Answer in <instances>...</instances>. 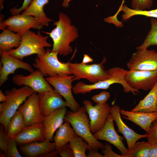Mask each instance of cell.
<instances>
[{
	"mask_svg": "<svg viewBox=\"0 0 157 157\" xmlns=\"http://www.w3.org/2000/svg\"><path fill=\"white\" fill-rule=\"evenodd\" d=\"M154 121H156V122H157V119H156V120H155Z\"/></svg>",
	"mask_w": 157,
	"mask_h": 157,
	"instance_id": "cell-47",
	"label": "cell"
},
{
	"mask_svg": "<svg viewBox=\"0 0 157 157\" xmlns=\"http://www.w3.org/2000/svg\"><path fill=\"white\" fill-rule=\"evenodd\" d=\"M44 130L42 124L27 126L13 139L19 146L34 142L42 141L45 140L44 135Z\"/></svg>",
	"mask_w": 157,
	"mask_h": 157,
	"instance_id": "cell-22",
	"label": "cell"
},
{
	"mask_svg": "<svg viewBox=\"0 0 157 157\" xmlns=\"http://www.w3.org/2000/svg\"><path fill=\"white\" fill-rule=\"evenodd\" d=\"M90 119V130L93 134L101 129L105 125L110 113L109 105L106 103L102 104H97L93 106L89 100L83 101Z\"/></svg>",
	"mask_w": 157,
	"mask_h": 157,
	"instance_id": "cell-12",
	"label": "cell"
},
{
	"mask_svg": "<svg viewBox=\"0 0 157 157\" xmlns=\"http://www.w3.org/2000/svg\"><path fill=\"white\" fill-rule=\"evenodd\" d=\"M9 139L5 131L2 126L0 129V157H6Z\"/></svg>",
	"mask_w": 157,
	"mask_h": 157,
	"instance_id": "cell-33",
	"label": "cell"
},
{
	"mask_svg": "<svg viewBox=\"0 0 157 157\" xmlns=\"http://www.w3.org/2000/svg\"><path fill=\"white\" fill-rule=\"evenodd\" d=\"M120 113L123 115L122 117L140 126L148 133L152 122L157 119V112H133L121 109Z\"/></svg>",
	"mask_w": 157,
	"mask_h": 157,
	"instance_id": "cell-21",
	"label": "cell"
},
{
	"mask_svg": "<svg viewBox=\"0 0 157 157\" xmlns=\"http://www.w3.org/2000/svg\"><path fill=\"white\" fill-rule=\"evenodd\" d=\"M120 110L119 106L114 105L110 107V113L117 126L118 131L123 134L126 140L129 154L137 141L141 138H147L148 133L140 134L129 128L121 119Z\"/></svg>",
	"mask_w": 157,
	"mask_h": 157,
	"instance_id": "cell-18",
	"label": "cell"
},
{
	"mask_svg": "<svg viewBox=\"0 0 157 157\" xmlns=\"http://www.w3.org/2000/svg\"><path fill=\"white\" fill-rule=\"evenodd\" d=\"M126 66L129 69L138 70H157V52L154 49L137 51L133 53Z\"/></svg>",
	"mask_w": 157,
	"mask_h": 157,
	"instance_id": "cell-13",
	"label": "cell"
},
{
	"mask_svg": "<svg viewBox=\"0 0 157 157\" xmlns=\"http://www.w3.org/2000/svg\"><path fill=\"white\" fill-rule=\"evenodd\" d=\"M110 97V94L108 92L103 91L93 96L92 99L96 104H102L106 103Z\"/></svg>",
	"mask_w": 157,
	"mask_h": 157,
	"instance_id": "cell-36",
	"label": "cell"
},
{
	"mask_svg": "<svg viewBox=\"0 0 157 157\" xmlns=\"http://www.w3.org/2000/svg\"><path fill=\"white\" fill-rule=\"evenodd\" d=\"M34 92L32 88L26 86L18 89L14 88L5 91L7 100L0 104V122L4 126L6 133L10 120L19 106Z\"/></svg>",
	"mask_w": 157,
	"mask_h": 157,
	"instance_id": "cell-4",
	"label": "cell"
},
{
	"mask_svg": "<svg viewBox=\"0 0 157 157\" xmlns=\"http://www.w3.org/2000/svg\"><path fill=\"white\" fill-rule=\"evenodd\" d=\"M106 62V59L104 56L102 61L99 63L87 65L70 63L69 68L74 76L73 81L85 78L93 84L110 78L111 74L108 70L104 69L103 65Z\"/></svg>",
	"mask_w": 157,
	"mask_h": 157,
	"instance_id": "cell-7",
	"label": "cell"
},
{
	"mask_svg": "<svg viewBox=\"0 0 157 157\" xmlns=\"http://www.w3.org/2000/svg\"><path fill=\"white\" fill-rule=\"evenodd\" d=\"M149 157H157V142L151 144Z\"/></svg>",
	"mask_w": 157,
	"mask_h": 157,
	"instance_id": "cell-41",
	"label": "cell"
},
{
	"mask_svg": "<svg viewBox=\"0 0 157 157\" xmlns=\"http://www.w3.org/2000/svg\"><path fill=\"white\" fill-rule=\"evenodd\" d=\"M125 79L130 86L137 90H151L157 82V70L131 69L126 72Z\"/></svg>",
	"mask_w": 157,
	"mask_h": 157,
	"instance_id": "cell-10",
	"label": "cell"
},
{
	"mask_svg": "<svg viewBox=\"0 0 157 157\" xmlns=\"http://www.w3.org/2000/svg\"><path fill=\"white\" fill-rule=\"evenodd\" d=\"M71 0H64L63 3L65 5H68L69 4V3L70 1Z\"/></svg>",
	"mask_w": 157,
	"mask_h": 157,
	"instance_id": "cell-45",
	"label": "cell"
},
{
	"mask_svg": "<svg viewBox=\"0 0 157 157\" xmlns=\"http://www.w3.org/2000/svg\"><path fill=\"white\" fill-rule=\"evenodd\" d=\"M124 2V0H122V3L121 6H122Z\"/></svg>",
	"mask_w": 157,
	"mask_h": 157,
	"instance_id": "cell-46",
	"label": "cell"
},
{
	"mask_svg": "<svg viewBox=\"0 0 157 157\" xmlns=\"http://www.w3.org/2000/svg\"><path fill=\"white\" fill-rule=\"evenodd\" d=\"M46 50L44 54L37 55L32 64L34 68L46 77L72 74L69 68L70 61L66 63H62L58 58L57 53L49 48Z\"/></svg>",
	"mask_w": 157,
	"mask_h": 157,
	"instance_id": "cell-6",
	"label": "cell"
},
{
	"mask_svg": "<svg viewBox=\"0 0 157 157\" xmlns=\"http://www.w3.org/2000/svg\"><path fill=\"white\" fill-rule=\"evenodd\" d=\"M74 157H87L86 151L89 148L87 142L76 134L69 142Z\"/></svg>",
	"mask_w": 157,
	"mask_h": 157,
	"instance_id": "cell-29",
	"label": "cell"
},
{
	"mask_svg": "<svg viewBox=\"0 0 157 157\" xmlns=\"http://www.w3.org/2000/svg\"><path fill=\"white\" fill-rule=\"evenodd\" d=\"M131 111L157 112V82L146 97Z\"/></svg>",
	"mask_w": 157,
	"mask_h": 157,
	"instance_id": "cell-26",
	"label": "cell"
},
{
	"mask_svg": "<svg viewBox=\"0 0 157 157\" xmlns=\"http://www.w3.org/2000/svg\"><path fill=\"white\" fill-rule=\"evenodd\" d=\"M108 70L111 74L110 78L90 85L80 81L73 87V92L76 94H85L94 90L107 89L113 84L119 83L123 86L124 92L125 93L131 92L135 95L137 94V93H140L138 90L130 86L126 81L125 76L127 70L119 67H112Z\"/></svg>",
	"mask_w": 157,
	"mask_h": 157,
	"instance_id": "cell-5",
	"label": "cell"
},
{
	"mask_svg": "<svg viewBox=\"0 0 157 157\" xmlns=\"http://www.w3.org/2000/svg\"><path fill=\"white\" fill-rule=\"evenodd\" d=\"M132 9L138 11L149 10L153 4V0H131Z\"/></svg>",
	"mask_w": 157,
	"mask_h": 157,
	"instance_id": "cell-32",
	"label": "cell"
},
{
	"mask_svg": "<svg viewBox=\"0 0 157 157\" xmlns=\"http://www.w3.org/2000/svg\"><path fill=\"white\" fill-rule=\"evenodd\" d=\"M22 39V35L5 28L0 34V53L7 52L13 48H18Z\"/></svg>",
	"mask_w": 157,
	"mask_h": 157,
	"instance_id": "cell-24",
	"label": "cell"
},
{
	"mask_svg": "<svg viewBox=\"0 0 157 157\" xmlns=\"http://www.w3.org/2000/svg\"><path fill=\"white\" fill-rule=\"evenodd\" d=\"M57 155L61 157H74L69 144H67L58 150H56Z\"/></svg>",
	"mask_w": 157,
	"mask_h": 157,
	"instance_id": "cell-37",
	"label": "cell"
},
{
	"mask_svg": "<svg viewBox=\"0 0 157 157\" xmlns=\"http://www.w3.org/2000/svg\"><path fill=\"white\" fill-rule=\"evenodd\" d=\"M26 127L22 113L17 110L8 122L7 133L8 138H13Z\"/></svg>",
	"mask_w": 157,
	"mask_h": 157,
	"instance_id": "cell-27",
	"label": "cell"
},
{
	"mask_svg": "<svg viewBox=\"0 0 157 157\" xmlns=\"http://www.w3.org/2000/svg\"><path fill=\"white\" fill-rule=\"evenodd\" d=\"M67 112L66 107H62L44 117L42 124L45 129L44 135L45 140L52 142L54 133L63 124Z\"/></svg>",
	"mask_w": 157,
	"mask_h": 157,
	"instance_id": "cell-19",
	"label": "cell"
},
{
	"mask_svg": "<svg viewBox=\"0 0 157 157\" xmlns=\"http://www.w3.org/2000/svg\"><path fill=\"white\" fill-rule=\"evenodd\" d=\"M7 100L6 96L3 93L1 90H0V101L3 102L6 101Z\"/></svg>",
	"mask_w": 157,
	"mask_h": 157,
	"instance_id": "cell-43",
	"label": "cell"
},
{
	"mask_svg": "<svg viewBox=\"0 0 157 157\" xmlns=\"http://www.w3.org/2000/svg\"><path fill=\"white\" fill-rule=\"evenodd\" d=\"M1 56L0 68V86L8 79V76L15 73L16 70L22 69L30 73L35 71L29 63L10 55L7 52L0 53Z\"/></svg>",
	"mask_w": 157,
	"mask_h": 157,
	"instance_id": "cell-16",
	"label": "cell"
},
{
	"mask_svg": "<svg viewBox=\"0 0 157 157\" xmlns=\"http://www.w3.org/2000/svg\"><path fill=\"white\" fill-rule=\"evenodd\" d=\"M44 77L37 69L30 73L27 76L16 74L13 77L12 80L13 83L17 86H28L34 92L39 93L53 89Z\"/></svg>",
	"mask_w": 157,
	"mask_h": 157,
	"instance_id": "cell-15",
	"label": "cell"
},
{
	"mask_svg": "<svg viewBox=\"0 0 157 157\" xmlns=\"http://www.w3.org/2000/svg\"><path fill=\"white\" fill-rule=\"evenodd\" d=\"M150 22L151 28L143 43L136 48L137 51L144 50L151 46H157V19L151 18Z\"/></svg>",
	"mask_w": 157,
	"mask_h": 157,
	"instance_id": "cell-28",
	"label": "cell"
},
{
	"mask_svg": "<svg viewBox=\"0 0 157 157\" xmlns=\"http://www.w3.org/2000/svg\"><path fill=\"white\" fill-rule=\"evenodd\" d=\"M93 61V59L88 55L85 54L83 55V58L81 63L86 64L87 63L92 62Z\"/></svg>",
	"mask_w": 157,
	"mask_h": 157,
	"instance_id": "cell-42",
	"label": "cell"
},
{
	"mask_svg": "<svg viewBox=\"0 0 157 157\" xmlns=\"http://www.w3.org/2000/svg\"><path fill=\"white\" fill-rule=\"evenodd\" d=\"M32 0H24L22 6L19 8H17V6L12 8L10 10L12 15H13L19 14L22 10H26L29 6Z\"/></svg>",
	"mask_w": 157,
	"mask_h": 157,
	"instance_id": "cell-39",
	"label": "cell"
},
{
	"mask_svg": "<svg viewBox=\"0 0 157 157\" xmlns=\"http://www.w3.org/2000/svg\"><path fill=\"white\" fill-rule=\"evenodd\" d=\"M147 138L151 144L157 142V122L154 121L152 122Z\"/></svg>",
	"mask_w": 157,
	"mask_h": 157,
	"instance_id": "cell-35",
	"label": "cell"
},
{
	"mask_svg": "<svg viewBox=\"0 0 157 157\" xmlns=\"http://www.w3.org/2000/svg\"><path fill=\"white\" fill-rule=\"evenodd\" d=\"M102 150L104 157H124V156L118 154L113 151L112 147L108 143H105L104 148Z\"/></svg>",
	"mask_w": 157,
	"mask_h": 157,
	"instance_id": "cell-38",
	"label": "cell"
},
{
	"mask_svg": "<svg viewBox=\"0 0 157 157\" xmlns=\"http://www.w3.org/2000/svg\"><path fill=\"white\" fill-rule=\"evenodd\" d=\"M16 141L13 138L9 139L6 157H22L19 152Z\"/></svg>",
	"mask_w": 157,
	"mask_h": 157,
	"instance_id": "cell-34",
	"label": "cell"
},
{
	"mask_svg": "<svg viewBox=\"0 0 157 157\" xmlns=\"http://www.w3.org/2000/svg\"><path fill=\"white\" fill-rule=\"evenodd\" d=\"M88 150V153L87 155V157H104V155L93 148L89 149Z\"/></svg>",
	"mask_w": 157,
	"mask_h": 157,
	"instance_id": "cell-40",
	"label": "cell"
},
{
	"mask_svg": "<svg viewBox=\"0 0 157 157\" xmlns=\"http://www.w3.org/2000/svg\"><path fill=\"white\" fill-rule=\"evenodd\" d=\"M49 0H32L28 8L22 14L34 17L41 25L48 26L49 23L53 20L47 16L44 10V7Z\"/></svg>",
	"mask_w": 157,
	"mask_h": 157,
	"instance_id": "cell-23",
	"label": "cell"
},
{
	"mask_svg": "<svg viewBox=\"0 0 157 157\" xmlns=\"http://www.w3.org/2000/svg\"><path fill=\"white\" fill-rule=\"evenodd\" d=\"M113 121L112 115L110 113L104 126L100 130L93 133V135L98 140L105 141L113 144L120 151L122 155L124 157H128V149L123 142L124 138L119 135L115 131Z\"/></svg>",
	"mask_w": 157,
	"mask_h": 157,
	"instance_id": "cell-11",
	"label": "cell"
},
{
	"mask_svg": "<svg viewBox=\"0 0 157 157\" xmlns=\"http://www.w3.org/2000/svg\"><path fill=\"white\" fill-rule=\"evenodd\" d=\"M151 147L148 141L136 142L128 157H149Z\"/></svg>",
	"mask_w": 157,
	"mask_h": 157,
	"instance_id": "cell-31",
	"label": "cell"
},
{
	"mask_svg": "<svg viewBox=\"0 0 157 157\" xmlns=\"http://www.w3.org/2000/svg\"><path fill=\"white\" fill-rule=\"evenodd\" d=\"M38 103L41 113L44 117L57 109L69 105L62 96L54 89L38 94Z\"/></svg>",
	"mask_w": 157,
	"mask_h": 157,
	"instance_id": "cell-17",
	"label": "cell"
},
{
	"mask_svg": "<svg viewBox=\"0 0 157 157\" xmlns=\"http://www.w3.org/2000/svg\"><path fill=\"white\" fill-rule=\"evenodd\" d=\"M58 16V21L53 23L56 27L50 32L44 33L49 35L53 40L52 51L61 56H66L72 52L70 44L78 37V29L71 25L69 18L63 13L60 12Z\"/></svg>",
	"mask_w": 157,
	"mask_h": 157,
	"instance_id": "cell-1",
	"label": "cell"
},
{
	"mask_svg": "<svg viewBox=\"0 0 157 157\" xmlns=\"http://www.w3.org/2000/svg\"><path fill=\"white\" fill-rule=\"evenodd\" d=\"M21 35L22 39L19 46L7 52L10 55L21 60L25 57L33 54H44L46 52L45 48L52 46L47 40L49 37L43 36L40 31L36 34L29 30Z\"/></svg>",
	"mask_w": 157,
	"mask_h": 157,
	"instance_id": "cell-2",
	"label": "cell"
},
{
	"mask_svg": "<svg viewBox=\"0 0 157 157\" xmlns=\"http://www.w3.org/2000/svg\"><path fill=\"white\" fill-rule=\"evenodd\" d=\"M37 92H33L19 107L24 117L26 127L42 124L44 116L39 105Z\"/></svg>",
	"mask_w": 157,
	"mask_h": 157,
	"instance_id": "cell-14",
	"label": "cell"
},
{
	"mask_svg": "<svg viewBox=\"0 0 157 157\" xmlns=\"http://www.w3.org/2000/svg\"><path fill=\"white\" fill-rule=\"evenodd\" d=\"M43 27L35 17L22 14L13 15L0 22V30L6 28L21 35L31 28L40 30Z\"/></svg>",
	"mask_w": 157,
	"mask_h": 157,
	"instance_id": "cell-9",
	"label": "cell"
},
{
	"mask_svg": "<svg viewBox=\"0 0 157 157\" xmlns=\"http://www.w3.org/2000/svg\"><path fill=\"white\" fill-rule=\"evenodd\" d=\"M4 0H0V10H1L3 8V2Z\"/></svg>",
	"mask_w": 157,
	"mask_h": 157,
	"instance_id": "cell-44",
	"label": "cell"
},
{
	"mask_svg": "<svg viewBox=\"0 0 157 157\" xmlns=\"http://www.w3.org/2000/svg\"><path fill=\"white\" fill-rule=\"evenodd\" d=\"M74 76L71 75H57L46 77L47 81L65 99L72 111L76 112L80 108L78 103L74 98L72 93Z\"/></svg>",
	"mask_w": 157,
	"mask_h": 157,
	"instance_id": "cell-8",
	"label": "cell"
},
{
	"mask_svg": "<svg viewBox=\"0 0 157 157\" xmlns=\"http://www.w3.org/2000/svg\"><path fill=\"white\" fill-rule=\"evenodd\" d=\"M75 135L70 123L67 121H64L56 130L55 135L53 138L55 144V149H59L67 144Z\"/></svg>",
	"mask_w": 157,
	"mask_h": 157,
	"instance_id": "cell-25",
	"label": "cell"
},
{
	"mask_svg": "<svg viewBox=\"0 0 157 157\" xmlns=\"http://www.w3.org/2000/svg\"><path fill=\"white\" fill-rule=\"evenodd\" d=\"M18 148L25 157H47L49 154L55 149V144L54 142L45 140L22 144Z\"/></svg>",
	"mask_w": 157,
	"mask_h": 157,
	"instance_id": "cell-20",
	"label": "cell"
},
{
	"mask_svg": "<svg viewBox=\"0 0 157 157\" xmlns=\"http://www.w3.org/2000/svg\"><path fill=\"white\" fill-rule=\"evenodd\" d=\"M119 10L122 11L123 13L122 15V20H128L132 17L137 15H141L151 18H157V8L150 10H136L123 4L120 6Z\"/></svg>",
	"mask_w": 157,
	"mask_h": 157,
	"instance_id": "cell-30",
	"label": "cell"
},
{
	"mask_svg": "<svg viewBox=\"0 0 157 157\" xmlns=\"http://www.w3.org/2000/svg\"><path fill=\"white\" fill-rule=\"evenodd\" d=\"M87 113L83 106L76 112L67 111L64 120L70 123L76 134L82 137L87 142L89 146V149L93 148L97 151L99 149L102 150L104 144L97 140L91 132L90 119Z\"/></svg>",
	"mask_w": 157,
	"mask_h": 157,
	"instance_id": "cell-3",
	"label": "cell"
}]
</instances>
